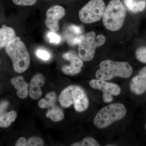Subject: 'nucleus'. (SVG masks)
I'll use <instances>...</instances> for the list:
<instances>
[{"instance_id":"21","label":"nucleus","mask_w":146,"mask_h":146,"mask_svg":"<svg viewBox=\"0 0 146 146\" xmlns=\"http://www.w3.org/2000/svg\"><path fill=\"white\" fill-rule=\"evenodd\" d=\"M36 56L44 60H48L50 57V54L48 52L45 50L39 49L36 51Z\"/></svg>"},{"instance_id":"2","label":"nucleus","mask_w":146,"mask_h":146,"mask_svg":"<svg viewBox=\"0 0 146 146\" xmlns=\"http://www.w3.org/2000/svg\"><path fill=\"white\" fill-rule=\"evenodd\" d=\"M59 102L64 108L74 104L75 110L80 112L86 110L89 105V99L85 91L77 85H70L63 89L59 95Z\"/></svg>"},{"instance_id":"11","label":"nucleus","mask_w":146,"mask_h":146,"mask_svg":"<svg viewBox=\"0 0 146 146\" xmlns=\"http://www.w3.org/2000/svg\"><path fill=\"white\" fill-rule=\"evenodd\" d=\"M63 57L65 60L70 62L69 65H64L61 70L64 74L69 75H74L81 71L83 66V61L80 58L72 52H68L63 54Z\"/></svg>"},{"instance_id":"7","label":"nucleus","mask_w":146,"mask_h":146,"mask_svg":"<svg viewBox=\"0 0 146 146\" xmlns=\"http://www.w3.org/2000/svg\"><path fill=\"white\" fill-rule=\"evenodd\" d=\"M103 0H90L79 12V18L85 24H91L100 21L106 9Z\"/></svg>"},{"instance_id":"15","label":"nucleus","mask_w":146,"mask_h":146,"mask_svg":"<svg viewBox=\"0 0 146 146\" xmlns=\"http://www.w3.org/2000/svg\"><path fill=\"white\" fill-rule=\"evenodd\" d=\"M16 33L12 28L3 25L0 28V50L16 37Z\"/></svg>"},{"instance_id":"1","label":"nucleus","mask_w":146,"mask_h":146,"mask_svg":"<svg viewBox=\"0 0 146 146\" xmlns=\"http://www.w3.org/2000/svg\"><path fill=\"white\" fill-rule=\"evenodd\" d=\"M5 48L6 52L12 60L15 72L21 73L26 71L30 64V57L21 38L18 36L14 37Z\"/></svg>"},{"instance_id":"25","label":"nucleus","mask_w":146,"mask_h":146,"mask_svg":"<svg viewBox=\"0 0 146 146\" xmlns=\"http://www.w3.org/2000/svg\"><path fill=\"white\" fill-rule=\"evenodd\" d=\"M27 141L24 137H21L17 140L16 145V146H27Z\"/></svg>"},{"instance_id":"28","label":"nucleus","mask_w":146,"mask_h":146,"mask_svg":"<svg viewBox=\"0 0 146 146\" xmlns=\"http://www.w3.org/2000/svg\"><path fill=\"white\" fill-rule=\"evenodd\" d=\"M145 129H146V125H145Z\"/></svg>"},{"instance_id":"8","label":"nucleus","mask_w":146,"mask_h":146,"mask_svg":"<svg viewBox=\"0 0 146 146\" xmlns=\"http://www.w3.org/2000/svg\"><path fill=\"white\" fill-rule=\"evenodd\" d=\"M56 94L54 92H51L46 95L45 99H42L38 102L39 108L42 109L48 108L46 117L54 122L61 121L64 117L62 110L56 105Z\"/></svg>"},{"instance_id":"16","label":"nucleus","mask_w":146,"mask_h":146,"mask_svg":"<svg viewBox=\"0 0 146 146\" xmlns=\"http://www.w3.org/2000/svg\"><path fill=\"white\" fill-rule=\"evenodd\" d=\"M17 115V113L14 110L6 113H0V127H9L16 120Z\"/></svg>"},{"instance_id":"19","label":"nucleus","mask_w":146,"mask_h":146,"mask_svg":"<svg viewBox=\"0 0 146 146\" xmlns=\"http://www.w3.org/2000/svg\"><path fill=\"white\" fill-rule=\"evenodd\" d=\"M136 58L141 63H146V47H140L136 50Z\"/></svg>"},{"instance_id":"4","label":"nucleus","mask_w":146,"mask_h":146,"mask_svg":"<svg viewBox=\"0 0 146 146\" xmlns=\"http://www.w3.org/2000/svg\"><path fill=\"white\" fill-rule=\"evenodd\" d=\"M126 11L120 0H111L106 7L102 22L106 28L111 31H116L122 27Z\"/></svg>"},{"instance_id":"12","label":"nucleus","mask_w":146,"mask_h":146,"mask_svg":"<svg viewBox=\"0 0 146 146\" xmlns=\"http://www.w3.org/2000/svg\"><path fill=\"white\" fill-rule=\"evenodd\" d=\"M131 91L135 95H140L146 91V66L140 70L132 78L129 84Z\"/></svg>"},{"instance_id":"5","label":"nucleus","mask_w":146,"mask_h":146,"mask_svg":"<svg viewBox=\"0 0 146 146\" xmlns=\"http://www.w3.org/2000/svg\"><path fill=\"white\" fill-rule=\"evenodd\" d=\"M126 113L125 106L119 103L106 106L102 108L95 116L94 125L98 128H105L112 123L124 118Z\"/></svg>"},{"instance_id":"10","label":"nucleus","mask_w":146,"mask_h":146,"mask_svg":"<svg viewBox=\"0 0 146 146\" xmlns=\"http://www.w3.org/2000/svg\"><path fill=\"white\" fill-rule=\"evenodd\" d=\"M65 9L63 7L55 5L52 7L47 10L46 18L45 23L46 26L51 31L56 32L59 29V20L65 15Z\"/></svg>"},{"instance_id":"13","label":"nucleus","mask_w":146,"mask_h":146,"mask_svg":"<svg viewBox=\"0 0 146 146\" xmlns=\"http://www.w3.org/2000/svg\"><path fill=\"white\" fill-rule=\"evenodd\" d=\"M45 78L42 74H36L31 79L30 82L29 94L30 97L33 100L39 99L42 96L41 87L44 84Z\"/></svg>"},{"instance_id":"26","label":"nucleus","mask_w":146,"mask_h":146,"mask_svg":"<svg viewBox=\"0 0 146 146\" xmlns=\"http://www.w3.org/2000/svg\"><path fill=\"white\" fill-rule=\"evenodd\" d=\"M8 105V103L6 102H3L1 104H0V113H2V112H3L5 109Z\"/></svg>"},{"instance_id":"6","label":"nucleus","mask_w":146,"mask_h":146,"mask_svg":"<svg viewBox=\"0 0 146 146\" xmlns=\"http://www.w3.org/2000/svg\"><path fill=\"white\" fill-rule=\"evenodd\" d=\"M106 41L104 35L99 34L96 36L94 31L81 35L79 37V56L84 61H91L94 58L96 49L104 44Z\"/></svg>"},{"instance_id":"22","label":"nucleus","mask_w":146,"mask_h":146,"mask_svg":"<svg viewBox=\"0 0 146 146\" xmlns=\"http://www.w3.org/2000/svg\"><path fill=\"white\" fill-rule=\"evenodd\" d=\"M13 3L17 5L31 6L36 3V0H12Z\"/></svg>"},{"instance_id":"17","label":"nucleus","mask_w":146,"mask_h":146,"mask_svg":"<svg viewBox=\"0 0 146 146\" xmlns=\"http://www.w3.org/2000/svg\"><path fill=\"white\" fill-rule=\"evenodd\" d=\"M124 1L127 8L133 13L143 11L146 7V3L144 1L134 2L133 0Z\"/></svg>"},{"instance_id":"23","label":"nucleus","mask_w":146,"mask_h":146,"mask_svg":"<svg viewBox=\"0 0 146 146\" xmlns=\"http://www.w3.org/2000/svg\"><path fill=\"white\" fill-rule=\"evenodd\" d=\"M48 36L50 39V42L51 43L58 44L60 41V37L54 32L51 31L49 33Z\"/></svg>"},{"instance_id":"27","label":"nucleus","mask_w":146,"mask_h":146,"mask_svg":"<svg viewBox=\"0 0 146 146\" xmlns=\"http://www.w3.org/2000/svg\"><path fill=\"white\" fill-rule=\"evenodd\" d=\"M106 146H116L115 145H106Z\"/></svg>"},{"instance_id":"14","label":"nucleus","mask_w":146,"mask_h":146,"mask_svg":"<svg viewBox=\"0 0 146 146\" xmlns=\"http://www.w3.org/2000/svg\"><path fill=\"white\" fill-rule=\"evenodd\" d=\"M11 83L17 90L16 94L19 98L24 99L27 97L29 94V84L22 76L11 79Z\"/></svg>"},{"instance_id":"18","label":"nucleus","mask_w":146,"mask_h":146,"mask_svg":"<svg viewBox=\"0 0 146 146\" xmlns=\"http://www.w3.org/2000/svg\"><path fill=\"white\" fill-rule=\"evenodd\" d=\"M72 146H99L100 145L96 140L91 137H86L81 141L76 142L71 145Z\"/></svg>"},{"instance_id":"20","label":"nucleus","mask_w":146,"mask_h":146,"mask_svg":"<svg viewBox=\"0 0 146 146\" xmlns=\"http://www.w3.org/2000/svg\"><path fill=\"white\" fill-rule=\"evenodd\" d=\"M44 145V141L39 137H31L27 141V146H42Z\"/></svg>"},{"instance_id":"9","label":"nucleus","mask_w":146,"mask_h":146,"mask_svg":"<svg viewBox=\"0 0 146 146\" xmlns=\"http://www.w3.org/2000/svg\"><path fill=\"white\" fill-rule=\"evenodd\" d=\"M89 85L93 89L102 91L103 100L105 103L111 102L113 100L112 96H118L121 91L117 84L110 83L102 80H91Z\"/></svg>"},{"instance_id":"24","label":"nucleus","mask_w":146,"mask_h":146,"mask_svg":"<svg viewBox=\"0 0 146 146\" xmlns=\"http://www.w3.org/2000/svg\"><path fill=\"white\" fill-rule=\"evenodd\" d=\"M70 31L74 33L76 35H80L82 33V31L81 27L74 25H71L69 27Z\"/></svg>"},{"instance_id":"3","label":"nucleus","mask_w":146,"mask_h":146,"mask_svg":"<svg viewBox=\"0 0 146 146\" xmlns=\"http://www.w3.org/2000/svg\"><path fill=\"white\" fill-rule=\"evenodd\" d=\"M96 76L98 79L109 80L115 77L128 78L132 74L133 68L126 62L105 60L100 63Z\"/></svg>"}]
</instances>
